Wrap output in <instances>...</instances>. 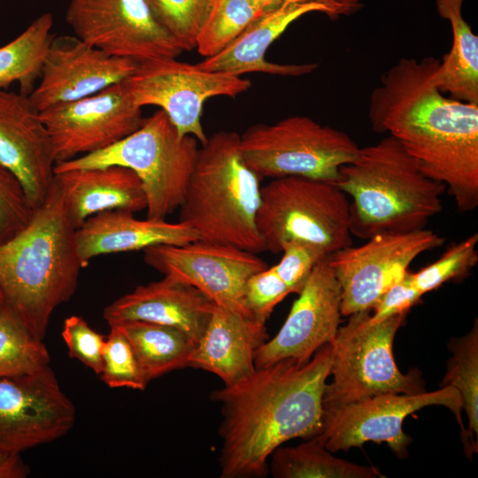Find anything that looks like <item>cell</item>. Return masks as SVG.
<instances>
[{
  "mask_svg": "<svg viewBox=\"0 0 478 478\" xmlns=\"http://www.w3.org/2000/svg\"><path fill=\"white\" fill-rule=\"evenodd\" d=\"M449 350L452 353L447 363L440 387L451 386L461 397L462 409L468 418L469 436L478 435V322L462 337L451 339Z\"/></svg>",
  "mask_w": 478,
  "mask_h": 478,
  "instance_id": "cell-30",
  "label": "cell"
},
{
  "mask_svg": "<svg viewBox=\"0 0 478 478\" xmlns=\"http://www.w3.org/2000/svg\"><path fill=\"white\" fill-rule=\"evenodd\" d=\"M261 15L250 0H216L197 36V52L204 58L218 54Z\"/></svg>",
  "mask_w": 478,
  "mask_h": 478,
  "instance_id": "cell-31",
  "label": "cell"
},
{
  "mask_svg": "<svg viewBox=\"0 0 478 478\" xmlns=\"http://www.w3.org/2000/svg\"><path fill=\"white\" fill-rule=\"evenodd\" d=\"M275 478H377L374 466H359L333 456L316 437L294 447L279 446L272 453Z\"/></svg>",
  "mask_w": 478,
  "mask_h": 478,
  "instance_id": "cell-28",
  "label": "cell"
},
{
  "mask_svg": "<svg viewBox=\"0 0 478 478\" xmlns=\"http://www.w3.org/2000/svg\"><path fill=\"white\" fill-rule=\"evenodd\" d=\"M40 117L55 164L110 147L138 129L144 120L126 80L89 96L50 106L40 112Z\"/></svg>",
  "mask_w": 478,
  "mask_h": 478,
  "instance_id": "cell-15",
  "label": "cell"
},
{
  "mask_svg": "<svg viewBox=\"0 0 478 478\" xmlns=\"http://www.w3.org/2000/svg\"><path fill=\"white\" fill-rule=\"evenodd\" d=\"M370 311L351 314L330 343L333 380L323 393V411L379 394L425 391L420 372L402 374L393 357L394 337L406 313L377 323L370 322Z\"/></svg>",
  "mask_w": 478,
  "mask_h": 478,
  "instance_id": "cell-8",
  "label": "cell"
},
{
  "mask_svg": "<svg viewBox=\"0 0 478 478\" xmlns=\"http://www.w3.org/2000/svg\"><path fill=\"white\" fill-rule=\"evenodd\" d=\"M443 243V237L426 228L380 233L362 245H350L328 255L341 289L342 315L371 311L419 255Z\"/></svg>",
  "mask_w": 478,
  "mask_h": 478,
  "instance_id": "cell-12",
  "label": "cell"
},
{
  "mask_svg": "<svg viewBox=\"0 0 478 478\" xmlns=\"http://www.w3.org/2000/svg\"><path fill=\"white\" fill-rule=\"evenodd\" d=\"M239 145L235 131L216 132L201 145L179 221L199 240L258 254L266 251L256 221L261 177L245 163Z\"/></svg>",
  "mask_w": 478,
  "mask_h": 478,
  "instance_id": "cell-5",
  "label": "cell"
},
{
  "mask_svg": "<svg viewBox=\"0 0 478 478\" xmlns=\"http://www.w3.org/2000/svg\"><path fill=\"white\" fill-rule=\"evenodd\" d=\"M191 135H180L163 110L145 118L132 134L104 150L56 163L54 173L121 166L140 178L147 218L165 220L181 205L199 150Z\"/></svg>",
  "mask_w": 478,
  "mask_h": 478,
  "instance_id": "cell-6",
  "label": "cell"
},
{
  "mask_svg": "<svg viewBox=\"0 0 478 478\" xmlns=\"http://www.w3.org/2000/svg\"><path fill=\"white\" fill-rule=\"evenodd\" d=\"M143 251L145 263L164 276L189 284L216 305L252 319L244 303L245 284L268 267L257 253L199 239L181 245H153Z\"/></svg>",
  "mask_w": 478,
  "mask_h": 478,
  "instance_id": "cell-14",
  "label": "cell"
},
{
  "mask_svg": "<svg viewBox=\"0 0 478 478\" xmlns=\"http://www.w3.org/2000/svg\"><path fill=\"white\" fill-rule=\"evenodd\" d=\"M331 344L305 364L282 359L256 368L246 379L214 390L221 404V478L265 477L274 451L322 428V397L330 375Z\"/></svg>",
  "mask_w": 478,
  "mask_h": 478,
  "instance_id": "cell-2",
  "label": "cell"
},
{
  "mask_svg": "<svg viewBox=\"0 0 478 478\" xmlns=\"http://www.w3.org/2000/svg\"><path fill=\"white\" fill-rule=\"evenodd\" d=\"M66 21L75 36L111 56L143 63L183 52L149 0H69Z\"/></svg>",
  "mask_w": 478,
  "mask_h": 478,
  "instance_id": "cell-13",
  "label": "cell"
},
{
  "mask_svg": "<svg viewBox=\"0 0 478 478\" xmlns=\"http://www.w3.org/2000/svg\"><path fill=\"white\" fill-rule=\"evenodd\" d=\"M0 163L20 182L36 209L54 177L50 138L29 96L0 89Z\"/></svg>",
  "mask_w": 478,
  "mask_h": 478,
  "instance_id": "cell-20",
  "label": "cell"
},
{
  "mask_svg": "<svg viewBox=\"0 0 478 478\" xmlns=\"http://www.w3.org/2000/svg\"><path fill=\"white\" fill-rule=\"evenodd\" d=\"M281 252L280 262L274 267L291 293L297 294L303 289L316 264L327 256L316 246L300 241L286 243Z\"/></svg>",
  "mask_w": 478,
  "mask_h": 478,
  "instance_id": "cell-38",
  "label": "cell"
},
{
  "mask_svg": "<svg viewBox=\"0 0 478 478\" xmlns=\"http://www.w3.org/2000/svg\"><path fill=\"white\" fill-rule=\"evenodd\" d=\"M290 293L274 266L266 267L248 279L244 288L245 306L253 320L266 324L274 307Z\"/></svg>",
  "mask_w": 478,
  "mask_h": 478,
  "instance_id": "cell-36",
  "label": "cell"
},
{
  "mask_svg": "<svg viewBox=\"0 0 478 478\" xmlns=\"http://www.w3.org/2000/svg\"><path fill=\"white\" fill-rule=\"evenodd\" d=\"M267 338L266 324L215 305L189 366L212 373L232 386L256 370V351Z\"/></svg>",
  "mask_w": 478,
  "mask_h": 478,
  "instance_id": "cell-22",
  "label": "cell"
},
{
  "mask_svg": "<svg viewBox=\"0 0 478 478\" xmlns=\"http://www.w3.org/2000/svg\"><path fill=\"white\" fill-rule=\"evenodd\" d=\"M61 335L69 356L100 375L105 337L90 328L82 317L77 315L65 320Z\"/></svg>",
  "mask_w": 478,
  "mask_h": 478,
  "instance_id": "cell-37",
  "label": "cell"
},
{
  "mask_svg": "<svg viewBox=\"0 0 478 478\" xmlns=\"http://www.w3.org/2000/svg\"><path fill=\"white\" fill-rule=\"evenodd\" d=\"M103 349L101 380L109 387L144 390L148 382L138 358L124 334L110 326Z\"/></svg>",
  "mask_w": 478,
  "mask_h": 478,
  "instance_id": "cell-34",
  "label": "cell"
},
{
  "mask_svg": "<svg viewBox=\"0 0 478 478\" xmlns=\"http://www.w3.org/2000/svg\"><path fill=\"white\" fill-rule=\"evenodd\" d=\"M127 337L148 382L189 366L196 343L182 331L142 320L113 324Z\"/></svg>",
  "mask_w": 478,
  "mask_h": 478,
  "instance_id": "cell-26",
  "label": "cell"
},
{
  "mask_svg": "<svg viewBox=\"0 0 478 478\" xmlns=\"http://www.w3.org/2000/svg\"><path fill=\"white\" fill-rule=\"evenodd\" d=\"M76 410L47 366L0 379V453L20 454L53 442L73 427Z\"/></svg>",
  "mask_w": 478,
  "mask_h": 478,
  "instance_id": "cell-16",
  "label": "cell"
},
{
  "mask_svg": "<svg viewBox=\"0 0 478 478\" xmlns=\"http://www.w3.org/2000/svg\"><path fill=\"white\" fill-rule=\"evenodd\" d=\"M239 147L245 163L261 178L301 176L332 182L360 150L345 132L302 115L251 127L240 135Z\"/></svg>",
  "mask_w": 478,
  "mask_h": 478,
  "instance_id": "cell-9",
  "label": "cell"
},
{
  "mask_svg": "<svg viewBox=\"0 0 478 478\" xmlns=\"http://www.w3.org/2000/svg\"><path fill=\"white\" fill-rule=\"evenodd\" d=\"M257 227L266 251L300 241L330 255L351 245L350 202L335 182L286 176L261 187Z\"/></svg>",
  "mask_w": 478,
  "mask_h": 478,
  "instance_id": "cell-7",
  "label": "cell"
},
{
  "mask_svg": "<svg viewBox=\"0 0 478 478\" xmlns=\"http://www.w3.org/2000/svg\"><path fill=\"white\" fill-rule=\"evenodd\" d=\"M341 316V289L327 255L312 269L277 335L256 351V368L288 358L308 362L334 340Z\"/></svg>",
  "mask_w": 478,
  "mask_h": 478,
  "instance_id": "cell-17",
  "label": "cell"
},
{
  "mask_svg": "<svg viewBox=\"0 0 478 478\" xmlns=\"http://www.w3.org/2000/svg\"><path fill=\"white\" fill-rule=\"evenodd\" d=\"M126 83L137 106H158L180 135H191L201 145L208 139L201 123L206 100L234 97L251 86L249 80L241 76L206 71L198 64L181 62L176 58L139 63Z\"/></svg>",
  "mask_w": 478,
  "mask_h": 478,
  "instance_id": "cell-11",
  "label": "cell"
},
{
  "mask_svg": "<svg viewBox=\"0 0 478 478\" xmlns=\"http://www.w3.org/2000/svg\"><path fill=\"white\" fill-rule=\"evenodd\" d=\"M4 303H5V297H4L3 290L0 288V312L4 305Z\"/></svg>",
  "mask_w": 478,
  "mask_h": 478,
  "instance_id": "cell-42",
  "label": "cell"
},
{
  "mask_svg": "<svg viewBox=\"0 0 478 478\" xmlns=\"http://www.w3.org/2000/svg\"><path fill=\"white\" fill-rule=\"evenodd\" d=\"M28 474L29 468L20 454L0 453V478H25Z\"/></svg>",
  "mask_w": 478,
  "mask_h": 478,
  "instance_id": "cell-40",
  "label": "cell"
},
{
  "mask_svg": "<svg viewBox=\"0 0 478 478\" xmlns=\"http://www.w3.org/2000/svg\"><path fill=\"white\" fill-rule=\"evenodd\" d=\"M428 405L451 410L460 424L466 453L476 448L461 420L460 395L451 386L418 394H379L323 411L322 428L316 437L330 452L359 447L366 442H384L397 457L405 458L412 439L403 430L404 420Z\"/></svg>",
  "mask_w": 478,
  "mask_h": 478,
  "instance_id": "cell-10",
  "label": "cell"
},
{
  "mask_svg": "<svg viewBox=\"0 0 478 478\" xmlns=\"http://www.w3.org/2000/svg\"><path fill=\"white\" fill-rule=\"evenodd\" d=\"M440 59L402 58L381 76L368 105L374 132L393 136L461 212L478 205V104L443 93Z\"/></svg>",
  "mask_w": 478,
  "mask_h": 478,
  "instance_id": "cell-1",
  "label": "cell"
},
{
  "mask_svg": "<svg viewBox=\"0 0 478 478\" xmlns=\"http://www.w3.org/2000/svg\"><path fill=\"white\" fill-rule=\"evenodd\" d=\"M285 1L286 0H250L251 4L263 14L276 9Z\"/></svg>",
  "mask_w": 478,
  "mask_h": 478,
  "instance_id": "cell-41",
  "label": "cell"
},
{
  "mask_svg": "<svg viewBox=\"0 0 478 478\" xmlns=\"http://www.w3.org/2000/svg\"><path fill=\"white\" fill-rule=\"evenodd\" d=\"M75 233L53 177L29 223L0 245V288L5 302L40 340L56 308L75 293L84 267Z\"/></svg>",
  "mask_w": 478,
  "mask_h": 478,
  "instance_id": "cell-3",
  "label": "cell"
},
{
  "mask_svg": "<svg viewBox=\"0 0 478 478\" xmlns=\"http://www.w3.org/2000/svg\"><path fill=\"white\" fill-rule=\"evenodd\" d=\"M478 234L450 245L435 262L416 273H410L413 286L422 294L435 290L443 283L466 277L478 261Z\"/></svg>",
  "mask_w": 478,
  "mask_h": 478,
  "instance_id": "cell-33",
  "label": "cell"
},
{
  "mask_svg": "<svg viewBox=\"0 0 478 478\" xmlns=\"http://www.w3.org/2000/svg\"><path fill=\"white\" fill-rule=\"evenodd\" d=\"M139 63L111 56L77 36L53 37L46 52L40 82L29 95L39 112L94 95L126 80Z\"/></svg>",
  "mask_w": 478,
  "mask_h": 478,
  "instance_id": "cell-18",
  "label": "cell"
},
{
  "mask_svg": "<svg viewBox=\"0 0 478 478\" xmlns=\"http://www.w3.org/2000/svg\"><path fill=\"white\" fill-rule=\"evenodd\" d=\"M35 211L19 180L0 163V245L19 233Z\"/></svg>",
  "mask_w": 478,
  "mask_h": 478,
  "instance_id": "cell-35",
  "label": "cell"
},
{
  "mask_svg": "<svg viewBox=\"0 0 478 478\" xmlns=\"http://www.w3.org/2000/svg\"><path fill=\"white\" fill-rule=\"evenodd\" d=\"M407 271L405 276L391 286L372 308L370 322H381L388 318L405 314L420 301L423 296L412 283L411 275Z\"/></svg>",
  "mask_w": 478,
  "mask_h": 478,
  "instance_id": "cell-39",
  "label": "cell"
},
{
  "mask_svg": "<svg viewBox=\"0 0 478 478\" xmlns=\"http://www.w3.org/2000/svg\"><path fill=\"white\" fill-rule=\"evenodd\" d=\"M184 223L165 220H138L125 210L104 211L88 218L76 229L78 255L86 266L99 255L144 250L158 244L181 245L198 240Z\"/></svg>",
  "mask_w": 478,
  "mask_h": 478,
  "instance_id": "cell-23",
  "label": "cell"
},
{
  "mask_svg": "<svg viewBox=\"0 0 478 478\" xmlns=\"http://www.w3.org/2000/svg\"><path fill=\"white\" fill-rule=\"evenodd\" d=\"M53 16L45 12L14 40L0 47V89L18 82L19 92L30 95L41 76L43 60L53 38Z\"/></svg>",
  "mask_w": 478,
  "mask_h": 478,
  "instance_id": "cell-27",
  "label": "cell"
},
{
  "mask_svg": "<svg viewBox=\"0 0 478 478\" xmlns=\"http://www.w3.org/2000/svg\"><path fill=\"white\" fill-rule=\"evenodd\" d=\"M50 366L42 340L36 338L6 302L0 312V379L37 373Z\"/></svg>",
  "mask_w": 478,
  "mask_h": 478,
  "instance_id": "cell-29",
  "label": "cell"
},
{
  "mask_svg": "<svg viewBox=\"0 0 478 478\" xmlns=\"http://www.w3.org/2000/svg\"><path fill=\"white\" fill-rule=\"evenodd\" d=\"M62 190L67 214L75 228L92 215L109 211L136 212L146 209V195L140 178L127 167L71 169L54 173Z\"/></svg>",
  "mask_w": 478,
  "mask_h": 478,
  "instance_id": "cell-24",
  "label": "cell"
},
{
  "mask_svg": "<svg viewBox=\"0 0 478 478\" xmlns=\"http://www.w3.org/2000/svg\"><path fill=\"white\" fill-rule=\"evenodd\" d=\"M463 2H436L438 14L449 20L452 33L451 50L440 59L436 81L449 96L478 104V36L463 18Z\"/></svg>",
  "mask_w": 478,
  "mask_h": 478,
  "instance_id": "cell-25",
  "label": "cell"
},
{
  "mask_svg": "<svg viewBox=\"0 0 478 478\" xmlns=\"http://www.w3.org/2000/svg\"><path fill=\"white\" fill-rule=\"evenodd\" d=\"M216 0H149L156 17L183 51L196 49L197 36Z\"/></svg>",
  "mask_w": 478,
  "mask_h": 478,
  "instance_id": "cell-32",
  "label": "cell"
},
{
  "mask_svg": "<svg viewBox=\"0 0 478 478\" xmlns=\"http://www.w3.org/2000/svg\"><path fill=\"white\" fill-rule=\"evenodd\" d=\"M360 0H286L276 9L261 15L234 42L218 54L198 63L206 71L241 76L260 72L281 76H301L313 72L317 64H277L265 55L271 44L301 16L321 12L334 20L361 10Z\"/></svg>",
  "mask_w": 478,
  "mask_h": 478,
  "instance_id": "cell-19",
  "label": "cell"
},
{
  "mask_svg": "<svg viewBox=\"0 0 478 478\" xmlns=\"http://www.w3.org/2000/svg\"><path fill=\"white\" fill-rule=\"evenodd\" d=\"M335 184L351 199V233L363 239L425 228L442 211L446 191L389 135L360 147L356 159L341 166Z\"/></svg>",
  "mask_w": 478,
  "mask_h": 478,
  "instance_id": "cell-4",
  "label": "cell"
},
{
  "mask_svg": "<svg viewBox=\"0 0 478 478\" xmlns=\"http://www.w3.org/2000/svg\"><path fill=\"white\" fill-rule=\"evenodd\" d=\"M215 305L197 288L164 276L116 299L104 308V319L109 326L142 320L173 327L197 344Z\"/></svg>",
  "mask_w": 478,
  "mask_h": 478,
  "instance_id": "cell-21",
  "label": "cell"
}]
</instances>
